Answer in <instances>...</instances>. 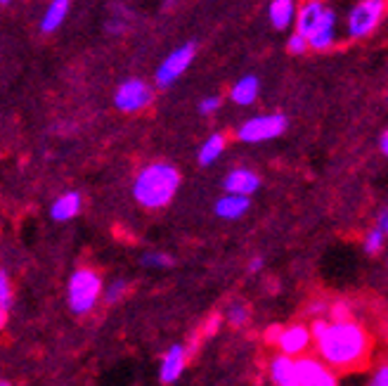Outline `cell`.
Instances as JSON below:
<instances>
[{
  "instance_id": "6da1fadb",
  "label": "cell",
  "mask_w": 388,
  "mask_h": 386,
  "mask_svg": "<svg viewBox=\"0 0 388 386\" xmlns=\"http://www.w3.org/2000/svg\"><path fill=\"white\" fill-rule=\"evenodd\" d=\"M310 334L317 341L320 356L334 367H350L367 353V334L353 320H317L312 322Z\"/></svg>"
},
{
  "instance_id": "7a4b0ae2",
  "label": "cell",
  "mask_w": 388,
  "mask_h": 386,
  "mask_svg": "<svg viewBox=\"0 0 388 386\" xmlns=\"http://www.w3.org/2000/svg\"><path fill=\"white\" fill-rule=\"evenodd\" d=\"M180 188V173L175 166L156 161L137 173L133 183V197L147 209H161L175 197Z\"/></svg>"
},
{
  "instance_id": "3957f363",
  "label": "cell",
  "mask_w": 388,
  "mask_h": 386,
  "mask_svg": "<svg viewBox=\"0 0 388 386\" xmlns=\"http://www.w3.org/2000/svg\"><path fill=\"white\" fill-rule=\"evenodd\" d=\"M99 296H102V280L95 270L81 268V270L74 273L71 280H69V306H71L74 313H90Z\"/></svg>"
},
{
  "instance_id": "277c9868",
  "label": "cell",
  "mask_w": 388,
  "mask_h": 386,
  "mask_svg": "<svg viewBox=\"0 0 388 386\" xmlns=\"http://www.w3.org/2000/svg\"><path fill=\"white\" fill-rule=\"evenodd\" d=\"M194 53H197V46H194V43H185V46L175 48L173 53L159 64V69H156V76H154L156 85H159V88H168V85H173L175 81L187 71V67L192 64Z\"/></svg>"
},
{
  "instance_id": "5b68a950",
  "label": "cell",
  "mask_w": 388,
  "mask_h": 386,
  "mask_svg": "<svg viewBox=\"0 0 388 386\" xmlns=\"http://www.w3.org/2000/svg\"><path fill=\"white\" fill-rule=\"evenodd\" d=\"M286 130V116L282 114H265V116H254L240 128V140L242 142H265L282 135Z\"/></svg>"
},
{
  "instance_id": "8992f818",
  "label": "cell",
  "mask_w": 388,
  "mask_h": 386,
  "mask_svg": "<svg viewBox=\"0 0 388 386\" xmlns=\"http://www.w3.org/2000/svg\"><path fill=\"white\" fill-rule=\"evenodd\" d=\"M149 102H152V88H149L145 81H140V78H128V81H123V83L118 85L116 92H114V104H116V109L128 111V114L145 109Z\"/></svg>"
},
{
  "instance_id": "52a82bcc",
  "label": "cell",
  "mask_w": 388,
  "mask_h": 386,
  "mask_svg": "<svg viewBox=\"0 0 388 386\" xmlns=\"http://www.w3.org/2000/svg\"><path fill=\"white\" fill-rule=\"evenodd\" d=\"M384 15V0H362L350 10L348 17V34L353 39H362L379 24Z\"/></svg>"
},
{
  "instance_id": "ba28073f",
  "label": "cell",
  "mask_w": 388,
  "mask_h": 386,
  "mask_svg": "<svg viewBox=\"0 0 388 386\" xmlns=\"http://www.w3.org/2000/svg\"><path fill=\"white\" fill-rule=\"evenodd\" d=\"M296 370H298V384L301 386H336L334 372L327 370L320 360H312V358L296 360Z\"/></svg>"
},
{
  "instance_id": "9c48e42d",
  "label": "cell",
  "mask_w": 388,
  "mask_h": 386,
  "mask_svg": "<svg viewBox=\"0 0 388 386\" xmlns=\"http://www.w3.org/2000/svg\"><path fill=\"white\" fill-rule=\"evenodd\" d=\"M310 344V329H305L303 325H291L286 329H279L277 334V346L282 351V356H301V353Z\"/></svg>"
},
{
  "instance_id": "30bf717a",
  "label": "cell",
  "mask_w": 388,
  "mask_h": 386,
  "mask_svg": "<svg viewBox=\"0 0 388 386\" xmlns=\"http://www.w3.org/2000/svg\"><path fill=\"white\" fill-rule=\"evenodd\" d=\"M258 185H261V178L249 169H235L228 173V178H225V190H228V195L249 197L258 190Z\"/></svg>"
},
{
  "instance_id": "8fae6325",
  "label": "cell",
  "mask_w": 388,
  "mask_h": 386,
  "mask_svg": "<svg viewBox=\"0 0 388 386\" xmlns=\"http://www.w3.org/2000/svg\"><path fill=\"white\" fill-rule=\"evenodd\" d=\"M185 348L183 346H171L166 351V356L164 360H161V370H159V377H161V382L164 384H173V382H178V377L183 375V370H185Z\"/></svg>"
},
{
  "instance_id": "7c38bea8",
  "label": "cell",
  "mask_w": 388,
  "mask_h": 386,
  "mask_svg": "<svg viewBox=\"0 0 388 386\" xmlns=\"http://www.w3.org/2000/svg\"><path fill=\"white\" fill-rule=\"evenodd\" d=\"M334 24H336V17L331 10H324L317 27L308 34V46L315 48V50H327L331 43H334Z\"/></svg>"
},
{
  "instance_id": "4fadbf2b",
  "label": "cell",
  "mask_w": 388,
  "mask_h": 386,
  "mask_svg": "<svg viewBox=\"0 0 388 386\" xmlns=\"http://www.w3.org/2000/svg\"><path fill=\"white\" fill-rule=\"evenodd\" d=\"M270 375L272 382L277 386H301L298 384V370H296V360L289 356H277L270 363Z\"/></svg>"
},
{
  "instance_id": "5bb4252c",
  "label": "cell",
  "mask_w": 388,
  "mask_h": 386,
  "mask_svg": "<svg viewBox=\"0 0 388 386\" xmlns=\"http://www.w3.org/2000/svg\"><path fill=\"white\" fill-rule=\"evenodd\" d=\"M78 211H81V195L78 192H67V195L55 199L53 209H50V216H53L55 221L64 223V221H71Z\"/></svg>"
},
{
  "instance_id": "9a60e30c",
  "label": "cell",
  "mask_w": 388,
  "mask_h": 386,
  "mask_svg": "<svg viewBox=\"0 0 388 386\" xmlns=\"http://www.w3.org/2000/svg\"><path fill=\"white\" fill-rule=\"evenodd\" d=\"M247 211H249V197H242V195H225L216 202V214L221 218H228V221L242 218Z\"/></svg>"
},
{
  "instance_id": "2e32d148",
  "label": "cell",
  "mask_w": 388,
  "mask_h": 386,
  "mask_svg": "<svg viewBox=\"0 0 388 386\" xmlns=\"http://www.w3.org/2000/svg\"><path fill=\"white\" fill-rule=\"evenodd\" d=\"M322 12H324V5L320 3V0H310V3H305L296 17V24H298L296 34H301L308 39V34L317 27V22H320Z\"/></svg>"
},
{
  "instance_id": "e0dca14e",
  "label": "cell",
  "mask_w": 388,
  "mask_h": 386,
  "mask_svg": "<svg viewBox=\"0 0 388 386\" xmlns=\"http://www.w3.org/2000/svg\"><path fill=\"white\" fill-rule=\"evenodd\" d=\"M67 15H69V0H53L41 20V31L43 34H53L55 29L62 27V22L67 20Z\"/></svg>"
},
{
  "instance_id": "ac0fdd59",
  "label": "cell",
  "mask_w": 388,
  "mask_h": 386,
  "mask_svg": "<svg viewBox=\"0 0 388 386\" xmlns=\"http://www.w3.org/2000/svg\"><path fill=\"white\" fill-rule=\"evenodd\" d=\"M258 78L256 76H244L240 78L237 83L233 85V92H230V97H233L235 104H242V107H247V104H251L256 95H258Z\"/></svg>"
},
{
  "instance_id": "d6986e66",
  "label": "cell",
  "mask_w": 388,
  "mask_h": 386,
  "mask_svg": "<svg viewBox=\"0 0 388 386\" xmlns=\"http://www.w3.org/2000/svg\"><path fill=\"white\" fill-rule=\"evenodd\" d=\"M293 0H272L270 3V22L275 29H286L293 22Z\"/></svg>"
},
{
  "instance_id": "ffe728a7",
  "label": "cell",
  "mask_w": 388,
  "mask_h": 386,
  "mask_svg": "<svg viewBox=\"0 0 388 386\" xmlns=\"http://www.w3.org/2000/svg\"><path fill=\"white\" fill-rule=\"evenodd\" d=\"M223 149H225V135L214 133L202 145V149H199V164H202V166L214 164V161L223 154Z\"/></svg>"
},
{
  "instance_id": "44dd1931",
  "label": "cell",
  "mask_w": 388,
  "mask_h": 386,
  "mask_svg": "<svg viewBox=\"0 0 388 386\" xmlns=\"http://www.w3.org/2000/svg\"><path fill=\"white\" fill-rule=\"evenodd\" d=\"M12 284H10V277L5 270H0V325L5 322L8 317V310L12 308Z\"/></svg>"
},
{
  "instance_id": "7402d4cb",
  "label": "cell",
  "mask_w": 388,
  "mask_h": 386,
  "mask_svg": "<svg viewBox=\"0 0 388 386\" xmlns=\"http://www.w3.org/2000/svg\"><path fill=\"white\" fill-rule=\"evenodd\" d=\"M173 261L168 254H161V251H147L145 256H142V266L145 268H168Z\"/></svg>"
},
{
  "instance_id": "603a6c76",
  "label": "cell",
  "mask_w": 388,
  "mask_h": 386,
  "mask_svg": "<svg viewBox=\"0 0 388 386\" xmlns=\"http://www.w3.org/2000/svg\"><path fill=\"white\" fill-rule=\"evenodd\" d=\"M126 291H128V282H126V280H116V282H111L109 289L104 291V298H107V303H116L118 298L126 294Z\"/></svg>"
},
{
  "instance_id": "cb8c5ba5",
  "label": "cell",
  "mask_w": 388,
  "mask_h": 386,
  "mask_svg": "<svg viewBox=\"0 0 388 386\" xmlns=\"http://www.w3.org/2000/svg\"><path fill=\"white\" fill-rule=\"evenodd\" d=\"M228 317H230V322H233L235 327H242L244 322L249 320V308L242 306V303H235V306H230Z\"/></svg>"
},
{
  "instance_id": "d4e9b609",
  "label": "cell",
  "mask_w": 388,
  "mask_h": 386,
  "mask_svg": "<svg viewBox=\"0 0 388 386\" xmlns=\"http://www.w3.org/2000/svg\"><path fill=\"white\" fill-rule=\"evenodd\" d=\"M381 249H384V233H381V230H374V233H369L367 240H365V251L379 254Z\"/></svg>"
},
{
  "instance_id": "484cf974",
  "label": "cell",
  "mask_w": 388,
  "mask_h": 386,
  "mask_svg": "<svg viewBox=\"0 0 388 386\" xmlns=\"http://www.w3.org/2000/svg\"><path fill=\"white\" fill-rule=\"evenodd\" d=\"M221 107V97H216V95H211V97H204L202 102H199V114H214V111Z\"/></svg>"
},
{
  "instance_id": "4316f807",
  "label": "cell",
  "mask_w": 388,
  "mask_h": 386,
  "mask_svg": "<svg viewBox=\"0 0 388 386\" xmlns=\"http://www.w3.org/2000/svg\"><path fill=\"white\" fill-rule=\"evenodd\" d=\"M305 48H308V41H305V36L293 34L291 39H289V53L301 55V53H305Z\"/></svg>"
},
{
  "instance_id": "83f0119b",
  "label": "cell",
  "mask_w": 388,
  "mask_h": 386,
  "mask_svg": "<svg viewBox=\"0 0 388 386\" xmlns=\"http://www.w3.org/2000/svg\"><path fill=\"white\" fill-rule=\"evenodd\" d=\"M369 386H388V365L379 367L377 375H374L372 382H369Z\"/></svg>"
},
{
  "instance_id": "f1b7e54d",
  "label": "cell",
  "mask_w": 388,
  "mask_h": 386,
  "mask_svg": "<svg viewBox=\"0 0 388 386\" xmlns=\"http://www.w3.org/2000/svg\"><path fill=\"white\" fill-rule=\"evenodd\" d=\"M379 230L384 235H388V209L381 211V216H379Z\"/></svg>"
},
{
  "instance_id": "f546056e",
  "label": "cell",
  "mask_w": 388,
  "mask_h": 386,
  "mask_svg": "<svg viewBox=\"0 0 388 386\" xmlns=\"http://www.w3.org/2000/svg\"><path fill=\"white\" fill-rule=\"evenodd\" d=\"M346 310H348V306H343V303H339V306H336L334 308V320H348V313H346Z\"/></svg>"
},
{
  "instance_id": "4dcf8cb0",
  "label": "cell",
  "mask_w": 388,
  "mask_h": 386,
  "mask_svg": "<svg viewBox=\"0 0 388 386\" xmlns=\"http://www.w3.org/2000/svg\"><path fill=\"white\" fill-rule=\"evenodd\" d=\"M263 268V259H254L251 263H249V273H258Z\"/></svg>"
},
{
  "instance_id": "1f68e13d",
  "label": "cell",
  "mask_w": 388,
  "mask_h": 386,
  "mask_svg": "<svg viewBox=\"0 0 388 386\" xmlns=\"http://www.w3.org/2000/svg\"><path fill=\"white\" fill-rule=\"evenodd\" d=\"M381 149H384V154H388V130L384 133V138H381Z\"/></svg>"
},
{
  "instance_id": "d6a6232c",
  "label": "cell",
  "mask_w": 388,
  "mask_h": 386,
  "mask_svg": "<svg viewBox=\"0 0 388 386\" xmlns=\"http://www.w3.org/2000/svg\"><path fill=\"white\" fill-rule=\"evenodd\" d=\"M0 386H12L10 382H0Z\"/></svg>"
},
{
  "instance_id": "836d02e7",
  "label": "cell",
  "mask_w": 388,
  "mask_h": 386,
  "mask_svg": "<svg viewBox=\"0 0 388 386\" xmlns=\"http://www.w3.org/2000/svg\"><path fill=\"white\" fill-rule=\"evenodd\" d=\"M10 3V0H0V5H8Z\"/></svg>"
}]
</instances>
